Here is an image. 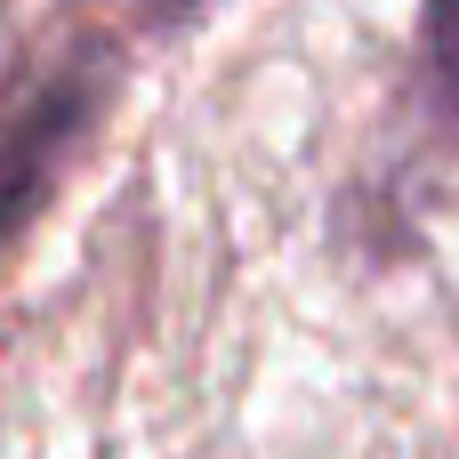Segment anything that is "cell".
Segmentation results:
<instances>
[{"mask_svg":"<svg viewBox=\"0 0 459 459\" xmlns=\"http://www.w3.org/2000/svg\"><path fill=\"white\" fill-rule=\"evenodd\" d=\"M113 81H121V48L105 32H73L48 40V56H32L0 89V250L32 226L65 161L89 145L97 113L113 105Z\"/></svg>","mask_w":459,"mask_h":459,"instance_id":"1","label":"cell"},{"mask_svg":"<svg viewBox=\"0 0 459 459\" xmlns=\"http://www.w3.org/2000/svg\"><path fill=\"white\" fill-rule=\"evenodd\" d=\"M113 8H129V16H145V24H169V16H186L194 0H113Z\"/></svg>","mask_w":459,"mask_h":459,"instance_id":"3","label":"cell"},{"mask_svg":"<svg viewBox=\"0 0 459 459\" xmlns=\"http://www.w3.org/2000/svg\"><path fill=\"white\" fill-rule=\"evenodd\" d=\"M420 81H428L436 129L459 145V0H436L428 8V65H420Z\"/></svg>","mask_w":459,"mask_h":459,"instance_id":"2","label":"cell"}]
</instances>
